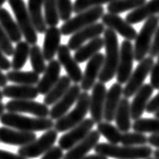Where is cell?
Segmentation results:
<instances>
[{"mask_svg": "<svg viewBox=\"0 0 159 159\" xmlns=\"http://www.w3.org/2000/svg\"><path fill=\"white\" fill-rule=\"evenodd\" d=\"M57 8H58L59 17L62 21H67L70 20L71 13L74 11V4L71 3V0H55Z\"/></svg>", "mask_w": 159, "mask_h": 159, "instance_id": "cell-41", "label": "cell"}, {"mask_svg": "<svg viewBox=\"0 0 159 159\" xmlns=\"http://www.w3.org/2000/svg\"><path fill=\"white\" fill-rule=\"evenodd\" d=\"M104 47V40L101 37H97L95 39L89 41L87 44H84L82 47L75 51L74 58L75 59L78 63H83L86 61H89L94 55H96L97 53Z\"/></svg>", "mask_w": 159, "mask_h": 159, "instance_id": "cell-27", "label": "cell"}, {"mask_svg": "<svg viewBox=\"0 0 159 159\" xmlns=\"http://www.w3.org/2000/svg\"><path fill=\"white\" fill-rule=\"evenodd\" d=\"M157 13H159V0H150L143 6H140L126 14L125 20L129 25H136L156 16Z\"/></svg>", "mask_w": 159, "mask_h": 159, "instance_id": "cell-25", "label": "cell"}, {"mask_svg": "<svg viewBox=\"0 0 159 159\" xmlns=\"http://www.w3.org/2000/svg\"><path fill=\"white\" fill-rule=\"evenodd\" d=\"M100 134L97 131H91L89 135L86 137L84 140L78 143L75 147L70 149L64 154L63 159H83L86 157L90 151L96 147L100 140Z\"/></svg>", "mask_w": 159, "mask_h": 159, "instance_id": "cell-21", "label": "cell"}, {"mask_svg": "<svg viewBox=\"0 0 159 159\" xmlns=\"http://www.w3.org/2000/svg\"><path fill=\"white\" fill-rule=\"evenodd\" d=\"M81 93V86L78 84L71 85L68 91L50 109L49 117L52 120H57L60 117H62L63 115H66L68 112V110L70 109V107L78 101Z\"/></svg>", "mask_w": 159, "mask_h": 159, "instance_id": "cell-13", "label": "cell"}, {"mask_svg": "<svg viewBox=\"0 0 159 159\" xmlns=\"http://www.w3.org/2000/svg\"><path fill=\"white\" fill-rule=\"evenodd\" d=\"M60 71L61 64L59 63L58 60L53 59L49 61V63L47 64L46 70L44 71V75H43L42 79H40L39 83L37 84L39 94L45 96L53 88V86L60 79Z\"/></svg>", "mask_w": 159, "mask_h": 159, "instance_id": "cell-22", "label": "cell"}, {"mask_svg": "<svg viewBox=\"0 0 159 159\" xmlns=\"http://www.w3.org/2000/svg\"><path fill=\"white\" fill-rule=\"evenodd\" d=\"M57 57H58V61L61 66H63L66 70L67 77L70 79V81L74 84L81 83L83 79V71L79 63L71 56L70 50L67 45H60L58 52H57Z\"/></svg>", "mask_w": 159, "mask_h": 159, "instance_id": "cell-17", "label": "cell"}, {"mask_svg": "<svg viewBox=\"0 0 159 159\" xmlns=\"http://www.w3.org/2000/svg\"><path fill=\"white\" fill-rule=\"evenodd\" d=\"M94 151L97 154L115 159H148L153 154L150 146H118L109 143H98Z\"/></svg>", "mask_w": 159, "mask_h": 159, "instance_id": "cell-3", "label": "cell"}, {"mask_svg": "<svg viewBox=\"0 0 159 159\" xmlns=\"http://www.w3.org/2000/svg\"><path fill=\"white\" fill-rule=\"evenodd\" d=\"M148 159H155V158H151V157H150V158H148Z\"/></svg>", "mask_w": 159, "mask_h": 159, "instance_id": "cell-57", "label": "cell"}, {"mask_svg": "<svg viewBox=\"0 0 159 159\" xmlns=\"http://www.w3.org/2000/svg\"><path fill=\"white\" fill-rule=\"evenodd\" d=\"M104 64V55L102 53H97L87 63L85 71L83 74L81 82V89L83 91L88 92L96 84V80L99 78L101 70Z\"/></svg>", "mask_w": 159, "mask_h": 159, "instance_id": "cell-16", "label": "cell"}, {"mask_svg": "<svg viewBox=\"0 0 159 159\" xmlns=\"http://www.w3.org/2000/svg\"><path fill=\"white\" fill-rule=\"evenodd\" d=\"M0 159H27L19 154H14L11 152H8L6 150L0 149Z\"/></svg>", "mask_w": 159, "mask_h": 159, "instance_id": "cell-48", "label": "cell"}, {"mask_svg": "<svg viewBox=\"0 0 159 159\" xmlns=\"http://www.w3.org/2000/svg\"><path fill=\"white\" fill-rule=\"evenodd\" d=\"M30 44L26 41L16 43L11 60V67L13 70H20L25 66L28 58L30 57Z\"/></svg>", "mask_w": 159, "mask_h": 159, "instance_id": "cell-33", "label": "cell"}, {"mask_svg": "<svg viewBox=\"0 0 159 159\" xmlns=\"http://www.w3.org/2000/svg\"><path fill=\"white\" fill-rule=\"evenodd\" d=\"M148 143L159 149V135H150V137H148Z\"/></svg>", "mask_w": 159, "mask_h": 159, "instance_id": "cell-49", "label": "cell"}, {"mask_svg": "<svg viewBox=\"0 0 159 159\" xmlns=\"http://www.w3.org/2000/svg\"><path fill=\"white\" fill-rule=\"evenodd\" d=\"M5 109L8 112L30 113L36 117L46 118L49 116L50 109L44 103L34 100H11L5 104Z\"/></svg>", "mask_w": 159, "mask_h": 159, "instance_id": "cell-12", "label": "cell"}, {"mask_svg": "<svg viewBox=\"0 0 159 159\" xmlns=\"http://www.w3.org/2000/svg\"><path fill=\"white\" fill-rule=\"evenodd\" d=\"M94 124L92 118H86L84 119L81 124L75 125L67 133L63 134L60 137L58 141L59 147L62 150H70L73 147H75L78 143L81 142L82 140H84L87 136L89 135V133L92 131Z\"/></svg>", "mask_w": 159, "mask_h": 159, "instance_id": "cell-11", "label": "cell"}, {"mask_svg": "<svg viewBox=\"0 0 159 159\" xmlns=\"http://www.w3.org/2000/svg\"><path fill=\"white\" fill-rule=\"evenodd\" d=\"M153 87L150 84H144L134 95V99L131 102V115L134 120L142 118L153 94Z\"/></svg>", "mask_w": 159, "mask_h": 159, "instance_id": "cell-20", "label": "cell"}, {"mask_svg": "<svg viewBox=\"0 0 159 159\" xmlns=\"http://www.w3.org/2000/svg\"><path fill=\"white\" fill-rule=\"evenodd\" d=\"M156 63H154L152 70L150 73V85L153 87V89L159 90V55Z\"/></svg>", "mask_w": 159, "mask_h": 159, "instance_id": "cell-43", "label": "cell"}, {"mask_svg": "<svg viewBox=\"0 0 159 159\" xmlns=\"http://www.w3.org/2000/svg\"><path fill=\"white\" fill-rule=\"evenodd\" d=\"M63 150L59 146H54L43 155L41 159H63Z\"/></svg>", "mask_w": 159, "mask_h": 159, "instance_id": "cell-44", "label": "cell"}, {"mask_svg": "<svg viewBox=\"0 0 159 159\" xmlns=\"http://www.w3.org/2000/svg\"><path fill=\"white\" fill-rule=\"evenodd\" d=\"M4 110H5V105L2 102H0V116L4 113Z\"/></svg>", "mask_w": 159, "mask_h": 159, "instance_id": "cell-52", "label": "cell"}, {"mask_svg": "<svg viewBox=\"0 0 159 159\" xmlns=\"http://www.w3.org/2000/svg\"><path fill=\"white\" fill-rule=\"evenodd\" d=\"M114 1V0H75L74 3V12L80 13L85 11L87 9L93 8L96 6H101L103 4Z\"/></svg>", "mask_w": 159, "mask_h": 159, "instance_id": "cell-40", "label": "cell"}, {"mask_svg": "<svg viewBox=\"0 0 159 159\" xmlns=\"http://www.w3.org/2000/svg\"><path fill=\"white\" fill-rule=\"evenodd\" d=\"M154 117H155V118H158V119H159V110H158V111H156V112L154 113Z\"/></svg>", "mask_w": 159, "mask_h": 159, "instance_id": "cell-56", "label": "cell"}, {"mask_svg": "<svg viewBox=\"0 0 159 159\" xmlns=\"http://www.w3.org/2000/svg\"><path fill=\"white\" fill-rule=\"evenodd\" d=\"M134 132L142 134L159 135V119L158 118H140L132 125Z\"/></svg>", "mask_w": 159, "mask_h": 159, "instance_id": "cell-36", "label": "cell"}, {"mask_svg": "<svg viewBox=\"0 0 159 159\" xmlns=\"http://www.w3.org/2000/svg\"><path fill=\"white\" fill-rule=\"evenodd\" d=\"M90 110V95L83 91L77 101L75 108L54 122V129L57 133H66L86 119Z\"/></svg>", "mask_w": 159, "mask_h": 159, "instance_id": "cell-4", "label": "cell"}, {"mask_svg": "<svg viewBox=\"0 0 159 159\" xmlns=\"http://www.w3.org/2000/svg\"><path fill=\"white\" fill-rule=\"evenodd\" d=\"M0 122L7 128L30 133L47 132L54 128V122L50 117H29L14 112L3 113L0 116Z\"/></svg>", "mask_w": 159, "mask_h": 159, "instance_id": "cell-2", "label": "cell"}, {"mask_svg": "<svg viewBox=\"0 0 159 159\" xmlns=\"http://www.w3.org/2000/svg\"><path fill=\"white\" fill-rule=\"evenodd\" d=\"M3 98H4V96H3V93H2V91H1V90H0V102H1Z\"/></svg>", "mask_w": 159, "mask_h": 159, "instance_id": "cell-55", "label": "cell"}, {"mask_svg": "<svg viewBox=\"0 0 159 159\" xmlns=\"http://www.w3.org/2000/svg\"><path fill=\"white\" fill-rule=\"evenodd\" d=\"M159 26V17L154 16L145 20L143 27L135 39L134 45V56L136 61H142L149 53L154 34Z\"/></svg>", "mask_w": 159, "mask_h": 159, "instance_id": "cell-5", "label": "cell"}, {"mask_svg": "<svg viewBox=\"0 0 159 159\" xmlns=\"http://www.w3.org/2000/svg\"><path fill=\"white\" fill-rule=\"evenodd\" d=\"M104 31H105V26L102 23H95L91 26L86 27L71 35L67 42V47L70 50L77 51L87 41H91L97 37H100V35H102Z\"/></svg>", "mask_w": 159, "mask_h": 159, "instance_id": "cell-15", "label": "cell"}, {"mask_svg": "<svg viewBox=\"0 0 159 159\" xmlns=\"http://www.w3.org/2000/svg\"><path fill=\"white\" fill-rule=\"evenodd\" d=\"M97 131L99 132L101 136L107 140V142L112 145H118L120 143L122 133L116 128V125H113L111 122L102 121L97 125Z\"/></svg>", "mask_w": 159, "mask_h": 159, "instance_id": "cell-35", "label": "cell"}, {"mask_svg": "<svg viewBox=\"0 0 159 159\" xmlns=\"http://www.w3.org/2000/svg\"><path fill=\"white\" fill-rule=\"evenodd\" d=\"M2 93L4 97L12 100H34L40 95L37 87L28 85H7Z\"/></svg>", "mask_w": 159, "mask_h": 159, "instance_id": "cell-26", "label": "cell"}, {"mask_svg": "<svg viewBox=\"0 0 159 159\" xmlns=\"http://www.w3.org/2000/svg\"><path fill=\"white\" fill-rule=\"evenodd\" d=\"M0 48L6 56H12L14 48L12 46V42L10 41L8 36L6 35L5 31L0 25Z\"/></svg>", "mask_w": 159, "mask_h": 159, "instance_id": "cell-42", "label": "cell"}, {"mask_svg": "<svg viewBox=\"0 0 159 159\" xmlns=\"http://www.w3.org/2000/svg\"><path fill=\"white\" fill-rule=\"evenodd\" d=\"M44 5V0H28V10L33 21V25L39 34H45L47 25L44 20V14L42 13V6Z\"/></svg>", "mask_w": 159, "mask_h": 159, "instance_id": "cell-30", "label": "cell"}, {"mask_svg": "<svg viewBox=\"0 0 159 159\" xmlns=\"http://www.w3.org/2000/svg\"><path fill=\"white\" fill-rule=\"evenodd\" d=\"M37 140V136L35 133L23 132L19 129L1 126L0 128V142L7 145L13 146H26Z\"/></svg>", "mask_w": 159, "mask_h": 159, "instance_id": "cell-19", "label": "cell"}, {"mask_svg": "<svg viewBox=\"0 0 159 159\" xmlns=\"http://www.w3.org/2000/svg\"><path fill=\"white\" fill-rule=\"evenodd\" d=\"M57 135H58V133L54 129H49V131L45 132V134H43L39 139L35 140L31 144L20 147V149L17 150V153L27 159L37 158L41 155H44L47 151L54 147V144L57 140Z\"/></svg>", "mask_w": 159, "mask_h": 159, "instance_id": "cell-8", "label": "cell"}, {"mask_svg": "<svg viewBox=\"0 0 159 159\" xmlns=\"http://www.w3.org/2000/svg\"><path fill=\"white\" fill-rule=\"evenodd\" d=\"M7 78H6V75H4L2 73V70H0V87H3L4 88L5 86H7Z\"/></svg>", "mask_w": 159, "mask_h": 159, "instance_id": "cell-50", "label": "cell"}, {"mask_svg": "<svg viewBox=\"0 0 159 159\" xmlns=\"http://www.w3.org/2000/svg\"><path fill=\"white\" fill-rule=\"evenodd\" d=\"M103 40L105 55H104V64L102 70H101L98 79L99 82L105 84V83L111 81L116 75L120 47L118 46V38L116 33L110 29H105L103 33Z\"/></svg>", "mask_w": 159, "mask_h": 159, "instance_id": "cell-1", "label": "cell"}, {"mask_svg": "<svg viewBox=\"0 0 159 159\" xmlns=\"http://www.w3.org/2000/svg\"><path fill=\"white\" fill-rule=\"evenodd\" d=\"M0 25L12 43H19L21 41L23 34L19 25L14 21L11 14L5 8H0Z\"/></svg>", "mask_w": 159, "mask_h": 159, "instance_id": "cell-29", "label": "cell"}, {"mask_svg": "<svg viewBox=\"0 0 159 159\" xmlns=\"http://www.w3.org/2000/svg\"><path fill=\"white\" fill-rule=\"evenodd\" d=\"M153 66V57H145L142 61H140L138 66L132 73L131 77H129V81L126 82L124 88L122 95L125 96V98L129 99V97L134 96L137 93V91L144 85V82H145L148 75L151 73Z\"/></svg>", "mask_w": 159, "mask_h": 159, "instance_id": "cell-9", "label": "cell"}, {"mask_svg": "<svg viewBox=\"0 0 159 159\" xmlns=\"http://www.w3.org/2000/svg\"><path fill=\"white\" fill-rule=\"evenodd\" d=\"M71 86V81L67 75H61L58 82L53 86V88L50 90L44 97V104L47 106L54 105L57 101H58L64 94H66L68 89Z\"/></svg>", "mask_w": 159, "mask_h": 159, "instance_id": "cell-31", "label": "cell"}, {"mask_svg": "<svg viewBox=\"0 0 159 159\" xmlns=\"http://www.w3.org/2000/svg\"><path fill=\"white\" fill-rule=\"evenodd\" d=\"M102 24L108 29L120 35L128 41H133L137 37V31L135 30V28H133L132 25L126 23V20H125L117 14H104L102 16Z\"/></svg>", "mask_w": 159, "mask_h": 159, "instance_id": "cell-18", "label": "cell"}, {"mask_svg": "<svg viewBox=\"0 0 159 159\" xmlns=\"http://www.w3.org/2000/svg\"><path fill=\"white\" fill-rule=\"evenodd\" d=\"M7 81L16 85H37L40 81V77L35 71H21V70H10L6 74Z\"/></svg>", "mask_w": 159, "mask_h": 159, "instance_id": "cell-32", "label": "cell"}, {"mask_svg": "<svg viewBox=\"0 0 159 159\" xmlns=\"http://www.w3.org/2000/svg\"><path fill=\"white\" fill-rule=\"evenodd\" d=\"M120 143L124 146H144L148 143V137L138 132L122 133Z\"/></svg>", "mask_w": 159, "mask_h": 159, "instance_id": "cell-39", "label": "cell"}, {"mask_svg": "<svg viewBox=\"0 0 159 159\" xmlns=\"http://www.w3.org/2000/svg\"><path fill=\"white\" fill-rule=\"evenodd\" d=\"M104 16L103 6H96L93 8L87 9L85 11L78 13L73 19L68 20L60 28L61 35L70 36L77 33L78 31L82 30L88 26L97 23V20L102 19Z\"/></svg>", "mask_w": 159, "mask_h": 159, "instance_id": "cell-7", "label": "cell"}, {"mask_svg": "<svg viewBox=\"0 0 159 159\" xmlns=\"http://www.w3.org/2000/svg\"><path fill=\"white\" fill-rule=\"evenodd\" d=\"M122 93H124V88L118 83H114L107 91L103 113V119L105 121L111 122L114 120L115 113H116L118 104L121 100Z\"/></svg>", "mask_w": 159, "mask_h": 159, "instance_id": "cell-23", "label": "cell"}, {"mask_svg": "<svg viewBox=\"0 0 159 159\" xmlns=\"http://www.w3.org/2000/svg\"><path fill=\"white\" fill-rule=\"evenodd\" d=\"M83 159H108V157L96 153V154H92V155H87V156Z\"/></svg>", "mask_w": 159, "mask_h": 159, "instance_id": "cell-51", "label": "cell"}, {"mask_svg": "<svg viewBox=\"0 0 159 159\" xmlns=\"http://www.w3.org/2000/svg\"><path fill=\"white\" fill-rule=\"evenodd\" d=\"M8 4L16 16V23L20 29L23 37L26 39V42L32 46L36 45L38 42L37 31L33 25L25 1L24 0H8Z\"/></svg>", "mask_w": 159, "mask_h": 159, "instance_id": "cell-6", "label": "cell"}, {"mask_svg": "<svg viewBox=\"0 0 159 159\" xmlns=\"http://www.w3.org/2000/svg\"><path fill=\"white\" fill-rule=\"evenodd\" d=\"M30 61L31 66L33 68V71L37 73L38 75L44 74L46 70V63H45V58L43 55V51L41 47L38 46V44L33 45L31 47L30 50Z\"/></svg>", "mask_w": 159, "mask_h": 159, "instance_id": "cell-37", "label": "cell"}, {"mask_svg": "<svg viewBox=\"0 0 159 159\" xmlns=\"http://www.w3.org/2000/svg\"><path fill=\"white\" fill-rule=\"evenodd\" d=\"M146 0H114L107 6L108 13L119 14L129 10H134L140 6H143Z\"/></svg>", "mask_w": 159, "mask_h": 159, "instance_id": "cell-34", "label": "cell"}, {"mask_svg": "<svg viewBox=\"0 0 159 159\" xmlns=\"http://www.w3.org/2000/svg\"><path fill=\"white\" fill-rule=\"evenodd\" d=\"M149 55L150 57H156L159 55V26L154 34L152 44H151L149 50Z\"/></svg>", "mask_w": 159, "mask_h": 159, "instance_id": "cell-45", "label": "cell"}, {"mask_svg": "<svg viewBox=\"0 0 159 159\" xmlns=\"http://www.w3.org/2000/svg\"><path fill=\"white\" fill-rule=\"evenodd\" d=\"M44 20L48 27H56L60 17L55 0H44Z\"/></svg>", "mask_w": 159, "mask_h": 159, "instance_id": "cell-38", "label": "cell"}, {"mask_svg": "<svg viewBox=\"0 0 159 159\" xmlns=\"http://www.w3.org/2000/svg\"><path fill=\"white\" fill-rule=\"evenodd\" d=\"M11 67V61H9L6 55L0 48V70H9Z\"/></svg>", "mask_w": 159, "mask_h": 159, "instance_id": "cell-47", "label": "cell"}, {"mask_svg": "<svg viewBox=\"0 0 159 159\" xmlns=\"http://www.w3.org/2000/svg\"><path fill=\"white\" fill-rule=\"evenodd\" d=\"M132 115H131V103L128 98H121L118 104L116 113H115V124L116 128L121 133L129 132L132 129Z\"/></svg>", "mask_w": 159, "mask_h": 159, "instance_id": "cell-28", "label": "cell"}, {"mask_svg": "<svg viewBox=\"0 0 159 159\" xmlns=\"http://www.w3.org/2000/svg\"><path fill=\"white\" fill-rule=\"evenodd\" d=\"M159 110V92L156 96H154L148 103L146 111L148 113H155Z\"/></svg>", "mask_w": 159, "mask_h": 159, "instance_id": "cell-46", "label": "cell"}, {"mask_svg": "<svg viewBox=\"0 0 159 159\" xmlns=\"http://www.w3.org/2000/svg\"><path fill=\"white\" fill-rule=\"evenodd\" d=\"M135 60L134 56V45L131 41L124 40L120 45L119 51V62L116 71V80L118 84H126L133 73V63Z\"/></svg>", "mask_w": 159, "mask_h": 159, "instance_id": "cell-10", "label": "cell"}, {"mask_svg": "<svg viewBox=\"0 0 159 159\" xmlns=\"http://www.w3.org/2000/svg\"><path fill=\"white\" fill-rule=\"evenodd\" d=\"M5 1H8V0H0V8H2V5L4 4Z\"/></svg>", "mask_w": 159, "mask_h": 159, "instance_id": "cell-54", "label": "cell"}, {"mask_svg": "<svg viewBox=\"0 0 159 159\" xmlns=\"http://www.w3.org/2000/svg\"><path fill=\"white\" fill-rule=\"evenodd\" d=\"M153 158H155V159H159V149H157V150H155V151H153Z\"/></svg>", "mask_w": 159, "mask_h": 159, "instance_id": "cell-53", "label": "cell"}, {"mask_svg": "<svg viewBox=\"0 0 159 159\" xmlns=\"http://www.w3.org/2000/svg\"><path fill=\"white\" fill-rule=\"evenodd\" d=\"M106 86L104 83H96L92 88V94L90 95V113L91 118L95 124H100L103 120L104 105L106 98Z\"/></svg>", "mask_w": 159, "mask_h": 159, "instance_id": "cell-14", "label": "cell"}, {"mask_svg": "<svg viewBox=\"0 0 159 159\" xmlns=\"http://www.w3.org/2000/svg\"><path fill=\"white\" fill-rule=\"evenodd\" d=\"M61 32L57 27H48L45 32L44 41H43V55L47 61L54 59V56L58 52L60 47Z\"/></svg>", "mask_w": 159, "mask_h": 159, "instance_id": "cell-24", "label": "cell"}]
</instances>
